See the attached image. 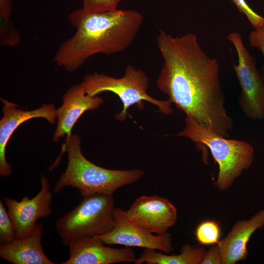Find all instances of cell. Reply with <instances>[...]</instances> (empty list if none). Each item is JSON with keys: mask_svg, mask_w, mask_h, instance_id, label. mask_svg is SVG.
<instances>
[{"mask_svg": "<svg viewBox=\"0 0 264 264\" xmlns=\"http://www.w3.org/2000/svg\"><path fill=\"white\" fill-rule=\"evenodd\" d=\"M248 41L251 47L259 49L264 55V25L251 31L249 34ZM263 77L264 79V65Z\"/></svg>", "mask_w": 264, "mask_h": 264, "instance_id": "cell-22", "label": "cell"}, {"mask_svg": "<svg viewBox=\"0 0 264 264\" xmlns=\"http://www.w3.org/2000/svg\"><path fill=\"white\" fill-rule=\"evenodd\" d=\"M41 188L33 198L26 196L21 201L9 197L4 198L8 214L12 221L17 239L28 237L32 232L36 221L52 214L51 205L53 195L50 184L44 174L41 176Z\"/></svg>", "mask_w": 264, "mask_h": 264, "instance_id": "cell-9", "label": "cell"}, {"mask_svg": "<svg viewBox=\"0 0 264 264\" xmlns=\"http://www.w3.org/2000/svg\"><path fill=\"white\" fill-rule=\"evenodd\" d=\"M149 80L141 69H137L128 65L125 69V74L121 78H115L103 74L94 72L85 76L81 83L87 93L91 96H97L105 91L116 94L123 104L120 113L115 117L120 121L126 120L129 108L136 105L139 109L144 108L143 101H147L155 105L159 111L165 114L173 113L172 104L168 99L160 101L155 99L147 93Z\"/></svg>", "mask_w": 264, "mask_h": 264, "instance_id": "cell-6", "label": "cell"}, {"mask_svg": "<svg viewBox=\"0 0 264 264\" xmlns=\"http://www.w3.org/2000/svg\"><path fill=\"white\" fill-rule=\"evenodd\" d=\"M201 246L184 244L178 255L157 252L156 250L145 248L136 258L134 264H201L206 252Z\"/></svg>", "mask_w": 264, "mask_h": 264, "instance_id": "cell-16", "label": "cell"}, {"mask_svg": "<svg viewBox=\"0 0 264 264\" xmlns=\"http://www.w3.org/2000/svg\"><path fill=\"white\" fill-rule=\"evenodd\" d=\"M264 227V209L250 219L236 222L227 235L217 243L221 264H235L246 259L247 245L252 234Z\"/></svg>", "mask_w": 264, "mask_h": 264, "instance_id": "cell-14", "label": "cell"}, {"mask_svg": "<svg viewBox=\"0 0 264 264\" xmlns=\"http://www.w3.org/2000/svg\"><path fill=\"white\" fill-rule=\"evenodd\" d=\"M17 239L12 221L2 200H0V244H8Z\"/></svg>", "mask_w": 264, "mask_h": 264, "instance_id": "cell-19", "label": "cell"}, {"mask_svg": "<svg viewBox=\"0 0 264 264\" xmlns=\"http://www.w3.org/2000/svg\"><path fill=\"white\" fill-rule=\"evenodd\" d=\"M105 244L97 237L80 240L68 245L69 258L62 264H112L135 261V254L131 247L114 248Z\"/></svg>", "mask_w": 264, "mask_h": 264, "instance_id": "cell-12", "label": "cell"}, {"mask_svg": "<svg viewBox=\"0 0 264 264\" xmlns=\"http://www.w3.org/2000/svg\"><path fill=\"white\" fill-rule=\"evenodd\" d=\"M66 152L67 153V165L53 188L54 193L70 186L78 189L83 198L98 194H113L119 188L136 182L145 174L138 169L111 170L94 164L83 154L79 136L72 133L64 144L61 153L52 168L57 167L61 156Z\"/></svg>", "mask_w": 264, "mask_h": 264, "instance_id": "cell-3", "label": "cell"}, {"mask_svg": "<svg viewBox=\"0 0 264 264\" xmlns=\"http://www.w3.org/2000/svg\"><path fill=\"white\" fill-rule=\"evenodd\" d=\"M185 127L176 135L189 138L200 146H206L218 163L219 172L215 187L224 191L230 188L244 170L252 165L254 150L245 141L228 139L199 125L186 116Z\"/></svg>", "mask_w": 264, "mask_h": 264, "instance_id": "cell-4", "label": "cell"}, {"mask_svg": "<svg viewBox=\"0 0 264 264\" xmlns=\"http://www.w3.org/2000/svg\"><path fill=\"white\" fill-rule=\"evenodd\" d=\"M63 100L62 105L56 110L57 123L52 138L55 143L65 136L66 142L82 114L87 110L97 109L104 103L102 98L88 95L81 84L70 87L64 94Z\"/></svg>", "mask_w": 264, "mask_h": 264, "instance_id": "cell-13", "label": "cell"}, {"mask_svg": "<svg viewBox=\"0 0 264 264\" xmlns=\"http://www.w3.org/2000/svg\"><path fill=\"white\" fill-rule=\"evenodd\" d=\"M68 20L76 32L59 45L53 61L71 72L95 54L110 55L127 49L137 36L143 17L133 10L88 13L82 8L72 11Z\"/></svg>", "mask_w": 264, "mask_h": 264, "instance_id": "cell-2", "label": "cell"}, {"mask_svg": "<svg viewBox=\"0 0 264 264\" xmlns=\"http://www.w3.org/2000/svg\"><path fill=\"white\" fill-rule=\"evenodd\" d=\"M12 7L0 8V43L1 45L15 46L21 41L20 32L11 20Z\"/></svg>", "mask_w": 264, "mask_h": 264, "instance_id": "cell-17", "label": "cell"}, {"mask_svg": "<svg viewBox=\"0 0 264 264\" xmlns=\"http://www.w3.org/2000/svg\"><path fill=\"white\" fill-rule=\"evenodd\" d=\"M234 46L238 64L233 67L239 82V105L245 115L253 120L264 117V79L256 67L255 59L245 47L240 34L232 32L226 37Z\"/></svg>", "mask_w": 264, "mask_h": 264, "instance_id": "cell-7", "label": "cell"}, {"mask_svg": "<svg viewBox=\"0 0 264 264\" xmlns=\"http://www.w3.org/2000/svg\"><path fill=\"white\" fill-rule=\"evenodd\" d=\"M113 194H98L83 198L72 211L58 219L56 231L64 245L97 237L110 231L114 224Z\"/></svg>", "mask_w": 264, "mask_h": 264, "instance_id": "cell-5", "label": "cell"}, {"mask_svg": "<svg viewBox=\"0 0 264 264\" xmlns=\"http://www.w3.org/2000/svg\"><path fill=\"white\" fill-rule=\"evenodd\" d=\"M43 231V225L37 223L28 237L0 245L1 258L14 264H54L44 252Z\"/></svg>", "mask_w": 264, "mask_h": 264, "instance_id": "cell-15", "label": "cell"}, {"mask_svg": "<svg viewBox=\"0 0 264 264\" xmlns=\"http://www.w3.org/2000/svg\"><path fill=\"white\" fill-rule=\"evenodd\" d=\"M238 10L247 17L252 26L258 29L264 25V17L255 12L247 4L245 0H231Z\"/></svg>", "mask_w": 264, "mask_h": 264, "instance_id": "cell-21", "label": "cell"}, {"mask_svg": "<svg viewBox=\"0 0 264 264\" xmlns=\"http://www.w3.org/2000/svg\"><path fill=\"white\" fill-rule=\"evenodd\" d=\"M114 224L109 232L97 236L105 244H118L160 250L166 254L173 251L172 234L154 235L131 220L124 210L115 208Z\"/></svg>", "mask_w": 264, "mask_h": 264, "instance_id": "cell-8", "label": "cell"}, {"mask_svg": "<svg viewBox=\"0 0 264 264\" xmlns=\"http://www.w3.org/2000/svg\"><path fill=\"white\" fill-rule=\"evenodd\" d=\"M221 262L218 245L214 244L206 251L201 264H221Z\"/></svg>", "mask_w": 264, "mask_h": 264, "instance_id": "cell-23", "label": "cell"}, {"mask_svg": "<svg viewBox=\"0 0 264 264\" xmlns=\"http://www.w3.org/2000/svg\"><path fill=\"white\" fill-rule=\"evenodd\" d=\"M197 241L202 245H213L219 242L220 229L219 223L213 220L199 223L195 230Z\"/></svg>", "mask_w": 264, "mask_h": 264, "instance_id": "cell-18", "label": "cell"}, {"mask_svg": "<svg viewBox=\"0 0 264 264\" xmlns=\"http://www.w3.org/2000/svg\"><path fill=\"white\" fill-rule=\"evenodd\" d=\"M132 222L146 231L163 234L176 222L177 211L168 199L155 195L142 196L125 211Z\"/></svg>", "mask_w": 264, "mask_h": 264, "instance_id": "cell-10", "label": "cell"}, {"mask_svg": "<svg viewBox=\"0 0 264 264\" xmlns=\"http://www.w3.org/2000/svg\"><path fill=\"white\" fill-rule=\"evenodd\" d=\"M3 103V116L0 120V175L9 176L12 166L6 158V147L14 132L23 122L34 118H43L51 124L57 118L56 109L53 104H44L38 109L24 110L19 106L0 98Z\"/></svg>", "mask_w": 264, "mask_h": 264, "instance_id": "cell-11", "label": "cell"}, {"mask_svg": "<svg viewBox=\"0 0 264 264\" xmlns=\"http://www.w3.org/2000/svg\"><path fill=\"white\" fill-rule=\"evenodd\" d=\"M156 42L164 60L158 88L201 126L229 137L233 120L224 107L217 60L204 52L192 33L173 37L159 30Z\"/></svg>", "mask_w": 264, "mask_h": 264, "instance_id": "cell-1", "label": "cell"}, {"mask_svg": "<svg viewBox=\"0 0 264 264\" xmlns=\"http://www.w3.org/2000/svg\"><path fill=\"white\" fill-rule=\"evenodd\" d=\"M83 9L87 12L97 13L117 9L122 0H82Z\"/></svg>", "mask_w": 264, "mask_h": 264, "instance_id": "cell-20", "label": "cell"}]
</instances>
